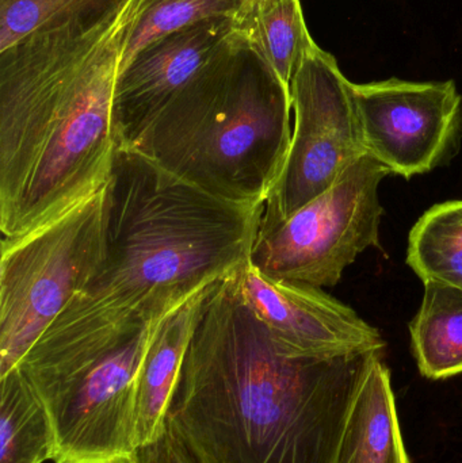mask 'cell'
Here are the masks:
<instances>
[{"label":"cell","mask_w":462,"mask_h":463,"mask_svg":"<svg viewBox=\"0 0 462 463\" xmlns=\"http://www.w3.org/2000/svg\"><path fill=\"white\" fill-rule=\"evenodd\" d=\"M263 206L225 203L117 146L99 263L22 359L26 377L99 358L249 261Z\"/></svg>","instance_id":"obj_1"},{"label":"cell","mask_w":462,"mask_h":463,"mask_svg":"<svg viewBox=\"0 0 462 463\" xmlns=\"http://www.w3.org/2000/svg\"><path fill=\"white\" fill-rule=\"evenodd\" d=\"M236 272L201 307L168 431L195 463H334L353 402L385 348L293 353L244 301Z\"/></svg>","instance_id":"obj_2"},{"label":"cell","mask_w":462,"mask_h":463,"mask_svg":"<svg viewBox=\"0 0 462 463\" xmlns=\"http://www.w3.org/2000/svg\"><path fill=\"white\" fill-rule=\"evenodd\" d=\"M143 0L38 30L0 52V232L14 241L108 184L113 99Z\"/></svg>","instance_id":"obj_3"},{"label":"cell","mask_w":462,"mask_h":463,"mask_svg":"<svg viewBox=\"0 0 462 463\" xmlns=\"http://www.w3.org/2000/svg\"><path fill=\"white\" fill-rule=\"evenodd\" d=\"M290 116L289 87L236 29L129 149L225 203L265 205L289 152Z\"/></svg>","instance_id":"obj_4"},{"label":"cell","mask_w":462,"mask_h":463,"mask_svg":"<svg viewBox=\"0 0 462 463\" xmlns=\"http://www.w3.org/2000/svg\"><path fill=\"white\" fill-rule=\"evenodd\" d=\"M105 205L106 186L40 230L2 241L0 377L19 366L94 274Z\"/></svg>","instance_id":"obj_5"},{"label":"cell","mask_w":462,"mask_h":463,"mask_svg":"<svg viewBox=\"0 0 462 463\" xmlns=\"http://www.w3.org/2000/svg\"><path fill=\"white\" fill-rule=\"evenodd\" d=\"M390 171L365 155L334 186L276 224L259 227L250 263L268 277L333 288L363 250L379 247V187Z\"/></svg>","instance_id":"obj_6"},{"label":"cell","mask_w":462,"mask_h":463,"mask_svg":"<svg viewBox=\"0 0 462 463\" xmlns=\"http://www.w3.org/2000/svg\"><path fill=\"white\" fill-rule=\"evenodd\" d=\"M290 100L295 116L292 141L263 206L259 227L292 216L368 155L353 83L344 78L335 57L316 43L306 49L293 76Z\"/></svg>","instance_id":"obj_7"},{"label":"cell","mask_w":462,"mask_h":463,"mask_svg":"<svg viewBox=\"0 0 462 463\" xmlns=\"http://www.w3.org/2000/svg\"><path fill=\"white\" fill-rule=\"evenodd\" d=\"M366 154L410 179L450 159L462 137V97L455 81L401 79L353 83Z\"/></svg>","instance_id":"obj_8"},{"label":"cell","mask_w":462,"mask_h":463,"mask_svg":"<svg viewBox=\"0 0 462 463\" xmlns=\"http://www.w3.org/2000/svg\"><path fill=\"white\" fill-rule=\"evenodd\" d=\"M236 280L252 312L293 353L387 348L379 329L320 288L268 277L250 261L236 272Z\"/></svg>","instance_id":"obj_9"},{"label":"cell","mask_w":462,"mask_h":463,"mask_svg":"<svg viewBox=\"0 0 462 463\" xmlns=\"http://www.w3.org/2000/svg\"><path fill=\"white\" fill-rule=\"evenodd\" d=\"M236 29L235 18L209 19L146 46L117 79L113 99L117 146L132 148L160 110Z\"/></svg>","instance_id":"obj_10"},{"label":"cell","mask_w":462,"mask_h":463,"mask_svg":"<svg viewBox=\"0 0 462 463\" xmlns=\"http://www.w3.org/2000/svg\"><path fill=\"white\" fill-rule=\"evenodd\" d=\"M216 285V283H214ZM214 285L165 316L155 334L138 377L135 439L152 445L167 431V416L201 307Z\"/></svg>","instance_id":"obj_11"},{"label":"cell","mask_w":462,"mask_h":463,"mask_svg":"<svg viewBox=\"0 0 462 463\" xmlns=\"http://www.w3.org/2000/svg\"><path fill=\"white\" fill-rule=\"evenodd\" d=\"M334 463H411L385 358L374 362L361 385Z\"/></svg>","instance_id":"obj_12"},{"label":"cell","mask_w":462,"mask_h":463,"mask_svg":"<svg viewBox=\"0 0 462 463\" xmlns=\"http://www.w3.org/2000/svg\"><path fill=\"white\" fill-rule=\"evenodd\" d=\"M422 305L410 323L418 369L429 380L462 374V290L426 280Z\"/></svg>","instance_id":"obj_13"},{"label":"cell","mask_w":462,"mask_h":463,"mask_svg":"<svg viewBox=\"0 0 462 463\" xmlns=\"http://www.w3.org/2000/svg\"><path fill=\"white\" fill-rule=\"evenodd\" d=\"M236 24L290 90L306 49L315 43L300 0H249Z\"/></svg>","instance_id":"obj_14"},{"label":"cell","mask_w":462,"mask_h":463,"mask_svg":"<svg viewBox=\"0 0 462 463\" xmlns=\"http://www.w3.org/2000/svg\"><path fill=\"white\" fill-rule=\"evenodd\" d=\"M52 451L45 408L16 367L0 377V463L52 461Z\"/></svg>","instance_id":"obj_15"},{"label":"cell","mask_w":462,"mask_h":463,"mask_svg":"<svg viewBox=\"0 0 462 463\" xmlns=\"http://www.w3.org/2000/svg\"><path fill=\"white\" fill-rule=\"evenodd\" d=\"M407 264L426 280L462 290V200L429 209L409 237Z\"/></svg>","instance_id":"obj_16"},{"label":"cell","mask_w":462,"mask_h":463,"mask_svg":"<svg viewBox=\"0 0 462 463\" xmlns=\"http://www.w3.org/2000/svg\"><path fill=\"white\" fill-rule=\"evenodd\" d=\"M249 0H143L125 41L119 72L155 41L217 18H238Z\"/></svg>","instance_id":"obj_17"},{"label":"cell","mask_w":462,"mask_h":463,"mask_svg":"<svg viewBox=\"0 0 462 463\" xmlns=\"http://www.w3.org/2000/svg\"><path fill=\"white\" fill-rule=\"evenodd\" d=\"M127 0H0V52L38 30L106 15Z\"/></svg>","instance_id":"obj_18"},{"label":"cell","mask_w":462,"mask_h":463,"mask_svg":"<svg viewBox=\"0 0 462 463\" xmlns=\"http://www.w3.org/2000/svg\"><path fill=\"white\" fill-rule=\"evenodd\" d=\"M136 463H195L170 431L146 448L138 449Z\"/></svg>","instance_id":"obj_19"}]
</instances>
